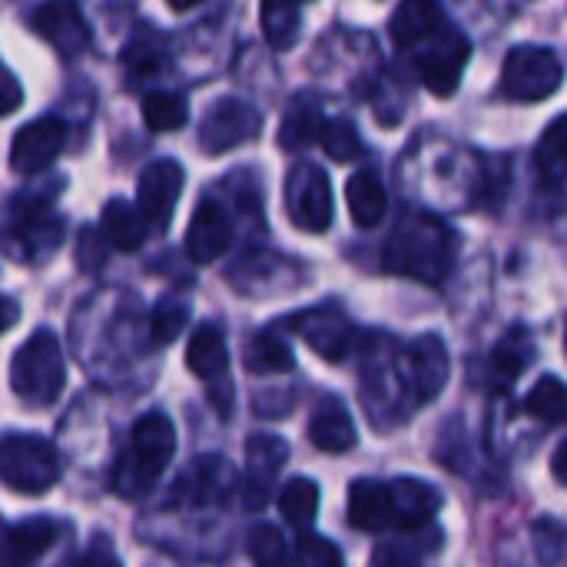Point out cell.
I'll return each instance as SVG.
<instances>
[{
	"mask_svg": "<svg viewBox=\"0 0 567 567\" xmlns=\"http://www.w3.org/2000/svg\"><path fill=\"white\" fill-rule=\"evenodd\" d=\"M309 442L326 455H346L355 449L359 435L349 409L336 395H322L309 415Z\"/></svg>",
	"mask_w": 567,
	"mask_h": 567,
	"instance_id": "cell-19",
	"label": "cell"
},
{
	"mask_svg": "<svg viewBox=\"0 0 567 567\" xmlns=\"http://www.w3.org/2000/svg\"><path fill=\"white\" fill-rule=\"evenodd\" d=\"M30 27L47 40L53 43V50L70 60L76 53L86 50L90 43V33H86V23L80 17V10L73 3H43L30 13Z\"/></svg>",
	"mask_w": 567,
	"mask_h": 567,
	"instance_id": "cell-17",
	"label": "cell"
},
{
	"mask_svg": "<svg viewBox=\"0 0 567 567\" xmlns=\"http://www.w3.org/2000/svg\"><path fill=\"white\" fill-rule=\"evenodd\" d=\"M259 130H262V113L249 100L219 96L199 123V150L209 156H223V153L256 140Z\"/></svg>",
	"mask_w": 567,
	"mask_h": 567,
	"instance_id": "cell-10",
	"label": "cell"
},
{
	"mask_svg": "<svg viewBox=\"0 0 567 567\" xmlns=\"http://www.w3.org/2000/svg\"><path fill=\"white\" fill-rule=\"evenodd\" d=\"M106 236H103V229H93V226H83V233H80V243H76V262L83 266V269H100L103 262H106Z\"/></svg>",
	"mask_w": 567,
	"mask_h": 567,
	"instance_id": "cell-38",
	"label": "cell"
},
{
	"mask_svg": "<svg viewBox=\"0 0 567 567\" xmlns=\"http://www.w3.org/2000/svg\"><path fill=\"white\" fill-rule=\"evenodd\" d=\"M535 548L545 565H555L561 558V525H555L551 518H542L535 525Z\"/></svg>",
	"mask_w": 567,
	"mask_h": 567,
	"instance_id": "cell-39",
	"label": "cell"
},
{
	"mask_svg": "<svg viewBox=\"0 0 567 567\" xmlns=\"http://www.w3.org/2000/svg\"><path fill=\"white\" fill-rule=\"evenodd\" d=\"M319 146H322L326 156L336 159V163H355V159L365 156V143H362L355 123L346 120V116H329V120H326L322 136H319Z\"/></svg>",
	"mask_w": 567,
	"mask_h": 567,
	"instance_id": "cell-34",
	"label": "cell"
},
{
	"mask_svg": "<svg viewBox=\"0 0 567 567\" xmlns=\"http://www.w3.org/2000/svg\"><path fill=\"white\" fill-rule=\"evenodd\" d=\"M279 515L286 518V525L306 535L319 515V485L306 475L289 478L286 488L279 492Z\"/></svg>",
	"mask_w": 567,
	"mask_h": 567,
	"instance_id": "cell-29",
	"label": "cell"
},
{
	"mask_svg": "<svg viewBox=\"0 0 567 567\" xmlns=\"http://www.w3.org/2000/svg\"><path fill=\"white\" fill-rule=\"evenodd\" d=\"M286 458H289V445L279 435L259 432V435H252L246 442V475L239 482V498H243V505L249 512L266 505V498L272 492V482L282 472Z\"/></svg>",
	"mask_w": 567,
	"mask_h": 567,
	"instance_id": "cell-13",
	"label": "cell"
},
{
	"mask_svg": "<svg viewBox=\"0 0 567 567\" xmlns=\"http://www.w3.org/2000/svg\"><path fill=\"white\" fill-rule=\"evenodd\" d=\"M349 525L362 535H375L385 528H395V498L392 485L355 478L349 485Z\"/></svg>",
	"mask_w": 567,
	"mask_h": 567,
	"instance_id": "cell-18",
	"label": "cell"
},
{
	"mask_svg": "<svg viewBox=\"0 0 567 567\" xmlns=\"http://www.w3.org/2000/svg\"><path fill=\"white\" fill-rule=\"evenodd\" d=\"M63 535V522L37 515V518H20L7 528V567H30L43 551L56 545Z\"/></svg>",
	"mask_w": 567,
	"mask_h": 567,
	"instance_id": "cell-20",
	"label": "cell"
},
{
	"mask_svg": "<svg viewBox=\"0 0 567 567\" xmlns=\"http://www.w3.org/2000/svg\"><path fill=\"white\" fill-rule=\"evenodd\" d=\"M445 10L439 3H429V0H409L402 3L392 20H389V33L392 40L402 47V50H412L419 40H425L439 23H445Z\"/></svg>",
	"mask_w": 567,
	"mask_h": 567,
	"instance_id": "cell-26",
	"label": "cell"
},
{
	"mask_svg": "<svg viewBox=\"0 0 567 567\" xmlns=\"http://www.w3.org/2000/svg\"><path fill=\"white\" fill-rule=\"evenodd\" d=\"M346 199H349V213L352 223L359 229H372L382 223L385 209H389V193L382 186V176L375 169H359L349 176L346 183Z\"/></svg>",
	"mask_w": 567,
	"mask_h": 567,
	"instance_id": "cell-24",
	"label": "cell"
},
{
	"mask_svg": "<svg viewBox=\"0 0 567 567\" xmlns=\"http://www.w3.org/2000/svg\"><path fill=\"white\" fill-rule=\"evenodd\" d=\"M535 166L548 183L567 179V113L551 120L535 146Z\"/></svg>",
	"mask_w": 567,
	"mask_h": 567,
	"instance_id": "cell-30",
	"label": "cell"
},
{
	"mask_svg": "<svg viewBox=\"0 0 567 567\" xmlns=\"http://www.w3.org/2000/svg\"><path fill=\"white\" fill-rule=\"evenodd\" d=\"M409 53H412L422 86L435 96H452L472 60V40L455 23L445 20L425 40H419Z\"/></svg>",
	"mask_w": 567,
	"mask_h": 567,
	"instance_id": "cell-4",
	"label": "cell"
},
{
	"mask_svg": "<svg viewBox=\"0 0 567 567\" xmlns=\"http://www.w3.org/2000/svg\"><path fill=\"white\" fill-rule=\"evenodd\" d=\"M551 475H555L558 485H565L567 488V439L558 445V452L551 455Z\"/></svg>",
	"mask_w": 567,
	"mask_h": 567,
	"instance_id": "cell-44",
	"label": "cell"
},
{
	"mask_svg": "<svg viewBox=\"0 0 567 567\" xmlns=\"http://www.w3.org/2000/svg\"><path fill=\"white\" fill-rule=\"evenodd\" d=\"M392 498H395V525L405 528V532H415V528H425L435 512L442 508V495L439 488L425 485L422 478H412V475H402L392 482Z\"/></svg>",
	"mask_w": 567,
	"mask_h": 567,
	"instance_id": "cell-23",
	"label": "cell"
},
{
	"mask_svg": "<svg viewBox=\"0 0 567 567\" xmlns=\"http://www.w3.org/2000/svg\"><path fill=\"white\" fill-rule=\"evenodd\" d=\"M100 229L106 236V243L120 252H136L143 243H146V233L153 229L146 223V216L140 213V206L126 203V199H110L103 206V219H100Z\"/></svg>",
	"mask_w": 567,
	"mask_h": 567,
	"instance_id": "cell-25",
	"label": "cell"
},
{
	"mask_svg": "<svg viewBox=\"0 0 567 567\" xmlns=\"http://www.w3.org/2000/svg\"><path fill=\"white\" fill-rule=\"evenodd\" d=\"M286 216L302 233H326L332 226V183L329 173L302 159L286 176Z\"/></svg>",
	"mask_w": 567,
	"mask_h": 567,
	"instance_id": "cell-8",
	"label": "cell"
},
{
	"mask_svg": "<svg viewBox=\"0 0 567 567\" xmlns=\"http://www.w3.org/2000/svg\"><path fill=\"white\" fill-rule=\"evenodd\" d=\"M173 452H176V429H173L169 415L156 412V409L140 415L130 429L126 452L113 465L110 488L130 502L143 498L146 492H153V485L173 462Z\"/></svg>",
	"mask_w": 567,
	"mask_h": 567,
	"instance_id": "cell-2",
	"label": "cell"
},
{
	"mask_svg": "<svg viewBox=\"0 0 567 567\" xmlns=\"http://www.w3.org/2000/svg\"><path fill=\"white\" fill-rule=\"evenodd\" d=\"M565 352H567V322H565Z\"/></svg>",
	"mask_w": 567,
	"mask_h": 567,
	"instance_id": "cell-46",
	"label": "cell"
},
{
	"mask_svg": "<svg viewBox=\"0 0 567 567\" xmlns=\"http://www.w3.org/2000/svg\"><path fill=\"white\" fill-rule=\"evenodd\" d=\"M296 567H346V565H342V551H339L329 538L306 532V535H299V542H296Z\"/></svg>",
	"mask_w": 567,
	"mask_h": 567,
	"instance_id": "cell-37",
	"label": "cell"
},
{
	"mask_svg": "<svg viewBox=\"0 0 567 567\" xmlns=\"http://www.w3.org/2000/svg\"><path fill=\"white\" fill-rule=\"evenodd\" d=\"M233 488H236V472H233L229 462H223V458H199L173 485V502L176 505L203 508V505L223 502Z\"/></svg>",
	"mask_w": 567,
	"mask_h": 567,
	"instance_id": "cell-16",
	"label": "cell"
},
{
	"mask_svg": "<svg viewBox=\"0 0 567 567\" xmlns=\"http://www.w3.org/2000/svg\"><path fill=\"white\" fill-rule=\"evenodd\" d=\"M233 216L216 199H199L186 226V256L199 266L216 262L233 246Z\"/></svg>",
	"mask_w": 567,
	"mask_h": 567,
	"instance_id": "cell-15",
	"label": "cell"
},
{
	"mask_svg": "<svg viewBox=\"0 0 567 567\" xmlns=\"http://www.w3.org/2000/svg\"><path fill=\"white\" fill-rule=\"evenodd\" d=\"M329 116H322L319 103L312 96H296L282 116V126H279V146L282 150H306L312 143H319L322 136V126H326Z\"/></svg>",
	"mask_w": 567,
	"mask_h": 567,
	"instance_id": "cell-27",
	"label": "cell"
},
{
	"mask_svg": "<svg viewBox=\"0 0 567 567\" xmlns=\"http://www.w3.org/2000/svg\"><path fill=\"white\" fill-rule=\"evenodd\" d=\"M259 23H262V33L269 40L272 50H286L299 40V27H302V7L296 3H262L259 10Z\"/></svg>",
	"mask_w": 567,
	"mask_h": 567,
	"instance_id": "cell-33",
	"label": "cell"
},
{
	"mask_svg": "<svg viewBox=\"0 0 567 567\" xmlns=\"http://www.w3.org/2000/svg\"><path fill=\"white\" fill-rule=\"evenodd\" d=\"M535 359V339L528 336V329H512L502 336V342L492 349L488 362H485V382L495 392H505L518 382V375L528 369V362Z\"/></svg>",
	"mask_w": 567,
	"mask_h": 567,
	"instance_id": "cell-21",
	"label": "cell"
},
{
	"mask_svg": "<svg viewBox=\"0 0 567 567\" xmlns=\"http://www.w3.org/2000/svg\"><path fill=\"white\" fill-rule=\"evenodd\" d=\"M66 146V123L60 116H37L23 123L10 140V166L20 176L47 169Z\"/></svg>",
	"mask_w": 567,
	"mask_h": 567,
	"instance_id": "cell-12",
	"label": "cell"
},
{
	"mask_svg": "<svg viewBox=\"0 0 567 567\" xmlns=\"http://www.w3.org/2000/svg\"><path fill=\"white\" fill-rule=\"evenodd\" d=\"M66 567H123V565H120V558L113 555L110 542L93 538V545H90L80 558H73Z\"/></svg>",
	"mask_w": 567,
	"mask_h": 567,
	"instance_id": "cell-40",
	"label": "cell"
},
{
	"mask_svg": "<svg viewBox=\"0 0 567 567\" xmlns=\"http://www.w3.org/2000/svg\"><path fill=\"white\" fill-rule=\"evenodd\" d=\"M186 322H189V302L186 299H176V296L159 299L153 316H150V342L169 346L173 339H179Z\"/></svg>",
	"mask_w": 567,
	"mask_h": 567,
	"instance_id": "cell-36",
	"label": "cell"
},
{
	"mask_svg": "<svg viewBox=\"0 0 567 567\" xmlns=\"http://www.w3.org/2000/svg\"><path fill=\"white\" fill-rule=\"evenodd\" d=\"M565 63L551 47L522 43L512 47L502 66V93L515 103H542L561 90Z\"/></svg>",
	"mask_w": 567,
	"mask_h": 567,
	"instance_id": "cell-6",
	"label": "cell"
},
{
	"mask_svg": "<svg viewBox=\"0 0 567 567\" xmlns=\"http://www.w3.org/2000/svg\"><path fill=\"white\" fill-rule=\"evenodd\" d=\"M243 365L252 375H276V372H292L296 355H292V346L276 329H262L246 342Z\"/></svg>",
	"mask_w": 567,
	"mask_h": 567,
	"instance_id": "cell-28",
	"label": "cell"
},
{
	"mask_svg": "<svg viewBox=\"0 0 567 567\" xmlns=\"http://www.w3.org/2000/svg\"><path fill=\"white\" fill-rule=\"evenodd\" d=\"M0 475L20 495H43L60 482V455L40 435L10 432L0 442Z\"/></svg>",
	"mask_w": 567,
	"mask_h": 567,
	"instance_id": "cell-5",
	"label": "cell"
},
{
	"mask_svg": "<svg viewBox=\"0 0 567 567\" xmlns=\"http://www.w3.org/2000/svg\"><path fill=\"white\" fill-rule=\"evenodd\" d=\"M123 66H130V70H133V76H143V73H150V70H156V66H159V56H156V50H153V47L130 43V47L123 50Z\"/></svg>",
	"mask_w": 567,
	"mask_h": 567,
	"instance_id": "cell-41",
	"label": "cell"
},
{
	"mask_svg": "<svg viewBox=\"0 0 567 567\" xmlns=\"http://www.w3.org/2000/svg\"><path fill=\"white\" fill-rule=\"evenodd\" d=\"M20 96H23V93H20L17 76H13L10 70H3V103H0V106H3V113H13V110L20 106Z\"/></svg>",
	"mask_w": 567,
	"mask_h": 567,
	"instance_id": "cell-43",
	"label": "cell"
},
{
	"mask_svg": "<svg viewBox=\"0 0 567 567\" xmlns=\"http://www.w3.org/2000/svg\"><path fill=\"white\" fill-rule=\"evenodd\" d=\"M452 362H449V349L442 342V336L429 332L419 336L402 355H399V379L405 389V399L412 405H429L442 395L445 382H449Z\"/></svg>",
	"mask_w": 567,
	"mask_h": 567,
	"instance_id": "cell-9",
	"label": "cell"
},
{
	"mask_svg": "<svg viewBox=\"0 0 567 567\" xmlns=\"http://www.w3.org/2000/svg\"><path fill=\"white\" fill-rule=\"evenodd\" d=\"M66 385V365L60 342L50 329H37L23 339L10 359V389L27 409H47Z\"/></svg>",
	"mask_w": 567,
	"mask_h": 567,
	"instance_id": "cell-3",
	"label": "cell"
},
{
	"mask_svg": "<svg viewBox=\"0 0 567 567\" xmlns=\"http://www.w3.org/2000/svg\"><path fill=\"white\" fill-rule=\"evenodd\" d=\"M186 369L209 385L226 382V369H229V349H226V336L216 322H203L189 342H186Z\"/></svg>",
	"mask_w": 567,
	"mask_h": 567,
	"instance_id": "cell-22",
	"label": "cell"
},
{
	"mask_svg": "<svg viewBox=\"0 0 567 567\" xmlns=\"http://www.w3.org/2000/svg\"><path fill=\"white\" fill-rule=\"evenodd\" d=\"M455 259H458V236L445 219L432 213L402 216L382 249L385 272L429 286L445 282L449 272L455 269Z\"/></svg>",
	"mask_w": 567,
	"mask_h": 567,
	"instance_id": "cell-1",
	"label": "cell"
},
{
	"mask_svg": "<svg viewBox=\"0 0 567 567\" xmlns=\"http://www.w3.org/2000/svg\"><path fill=\"white\" fill-rule=\"evenodd\" d=\"M246 551H249V561L252 567H292L296 558L282 538V532L276 525H256L249 528V538H246Z\"/></svg>",
	"mask_w": 567,
	"mask_h": 567,
	"instance_id": "cell-35",
	"label": "cell"
},
{
	"mask_svg": "<svg viewBox=\"0 0 567 567\" xmlns=\"http://www.w3.org/2000/svg\"><path fill=\"white\" fill-rule=\"evenodd\" d=\"M186 120H189V106L186 96H179L176 90H153L143 96V123L153 133H173L186 126Z\"/></svg>",
	"mask_w": 567,
	"mask_h": 567,
	"instance_id": "cell-31",
	"label": "cell"
},
{
	"mask_svg": "<svg viewBox=\"0 0 567 567\" xmlns=\"http://www.w3.org/2000/svg\"><path fill=\"white\" fill-rule=\"evenodd\" d=\"M3 326H7V329L17 326V302H13L10 296L3 299Z\"/></svg>",
	"mask_w": 567,
	"mask_h": 567,
	"instance_id": "cell-45",
	"label": "cell"
},
{
	"mask_svg": "<svg viewBox=\"0 0 567 567\" xmlns=\"http://www.w3.org/2000/svg\"><path fill=\"white\" fill-rule=\"evenodd\" d=\"M63 239V223L50 206L47 193H20L10 203V249L27 262H43L56 252Z\"/></svg>",
	"mask_w": 567,
	"mask_h": 567,
	"instance_id": "cell-7",
	"label": "cell"
},
{
	"mask_svg": "<svg viewBox=\"0 0 567 567\" xmlns=\"http://www.w3.org/2000/svg\"><path fill=\"white\" fill-rule=\"evenodd\" d=\"M286 326L326 362H342L359 346V332L352 329V322L346 319V312L336 302L302 309V312L289 316Z\"/></svg>",
	"mask_w": 567,
	"mask_h": 567,
	"instance_id": "cell-11",
	"label": "cell"
},
{
	"mask_svg": "<svg viewBox=\"0 0 567 567\" xmlns=\"http://www.w3.org/2000/svg\"><path fill=\"white\" fill-rule=\"evenodd\" d=\"M525 412L538 422L558 425L567 419V385L558 375H542L525 395Z\"/></svg>",
	"mask_w": 567,
	"mask_h": 567,
	"instance_id": "cell-32",
	"label": "cell"
},
{
	"mask_svg": "<svg viewBox=\"0 0 567 567\" xmlns=\"http://www.w3.org/2000/svg\"><path fill=\"white\" fill-rule=\"evenodd\" d=\"M369 567H419V561H415L409 551L395 548V545H379V548L372 551Z\"/></svg>",
	"mask_w": 567,
	"mask_h": 567,
	"instance_id": "cell-42",
	"label": "cell"
},
{
	"mask_svg": "<svg viewBox=\"0 0 567 567\" xmlns=\"http://www.w3.org/2000/svg\"><path fill=\"white\" fill-rule=\"evenodd\" d=\"M183 166L176 159H153L143 166L136 183V206L153 229H166L183 193Z\"/></svg>",
	"mask_w": 567,
	"mask_h": 567,
	"instance_id": "cell-14",
	"label": "cell"
}]
</instances>
